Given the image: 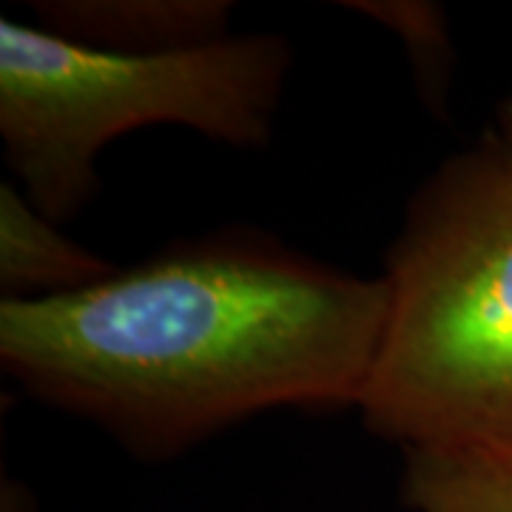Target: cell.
<instances>
[{
    "label": "cell",
    "mask_w": 512,
    "mask_h": 512,
    "mask_svg": "<svg viewBox=\"0 0 512 512\" xmlns=\"http://www.w3.org/2000/svg\"><path fill=\"white\" fill-rule=\"evenodd\" d=\"M495 134L501 137V143L512 151V94L501 103V114H498V128Z\"/></svg>",
    "instance_id": "8"
},
{
    "label": "cell",
    "mask_w": 512,
    "mask_h": 512,
    "mask_svg": "<svg viewBox=\"0 0 512 512\" xmlns=\"http://www.w3.org/2000/svg\"><path fill=\"white\" fill-rule=\"evenodd\" d=\"M120 268L60 234L18 185H0V291L3 299H49L83 291Z\"/></svg>",
    "instance_id": "5"
},
{
    "label": "cell",
    "mask_w": 512,
    "mask_h": 512,
    "mask_svg": "<svg viewBox=\"0 0 512 512\" xmlns=\"http://www.w3.org/2000/svg\"><path fill=\"white\" fill-rule=\"evenodd\" d=\"M382 276L367 427L404 453L512 439V151L495 131L421 185Z\"/></svg>",
    "instance_id": "2"
},
{
    "label": "cell",
    "mask_w": 512,
    "mask_h": 512,
    "mask_svg": "<svg viewBox=\"0 0 512 512\" xmlns=\"http://www.w3.org/2000/svg\"><path fill=\"white\" fill-rule=\"evenodd\" d=\"M387 282L217 237L83 291L0 299V365L37 402L168 458L279 407L359 404Z\"/></svg>",
    "instance_id": "1"
},
{
    "label": "cell",
    "mask_w": 512,
    "mask_h": 512,
    "mask_svg": "<svg viewBox=\"0 0 512 512\" xmlns=\"http://www.w3.org/2000/svg\"><path fill=\"white\" fill-rule=\"evenodd\" d=\"M293 52L274 32L123 55L43 26L0 20V140L40 214L74 217L97 185V157L137 128L183 126L208 140H271Z\"/></svg>",
    "instance_id": "3"
},
{
    "label": "cell",
    "mask_w": 512,
    "mask_h": 512,
    "mask_svg": "<svg viewBox=\"0 0 512 512\" xmlns=\"http://www.w3.org/2000/svg\"><path fill=\"white\" fill-rule=\"evenodd\" d=\"M356 12L384 23L404 43L421 97L430 109H447V89L453 77V40L447 15L436 3H353Z\"/></svg>",
    "instance_id": "7"
},
{
    "label": "cell",
    "mask_w": 512,
    "mask_h": 512,
    "mask_svg": "<svg viewBox=\"0 0 512 512\" xmlns=\"http://www.w3.org/2000/svg\"><path fill=\"white\" fill-rule=\"evenodd\" d=\"M43 29L106 52L157 55L228 37L222 0H69L40 3Z\"/></svg>",
    "instance_id": "4"
},
{
    "label": "cell",
    "mask_w": 512,
    "mask_h": 512,
    "mask_svg": "<svg viewBox=\"0 0 512 512\" xmlns=\"http://www.w3.org/2000/svg\"><path fill=\"white\" fill-rule=\"evenodd\" d=\"M410 512H512V439L404 453Z\"/></svg>",
    "instance_id": "6"
}]
</instances>
